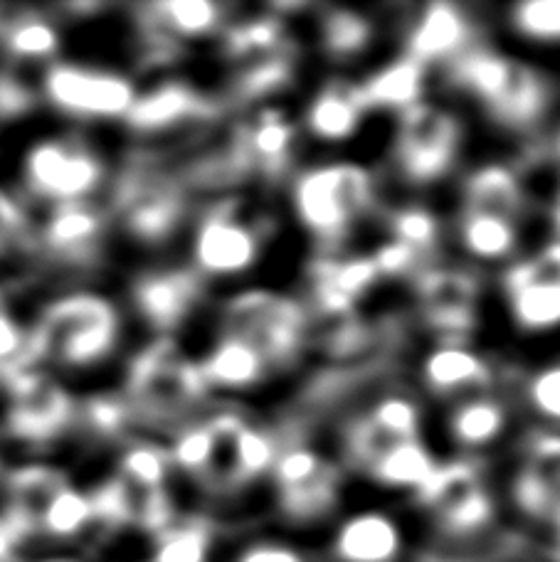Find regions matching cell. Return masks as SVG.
<instances>
[{
	"label": "cell",
	"mask_w": 560,
	"mask_h": 562,
	"mask_svg": "<svg viewBox=\"0 0 560 562\" xmlns=\"http://www.w3.org/2000/svg\"><path fill=\"white\" fill-rule=\"evenodd\" d=\"M10 405L5 427L15 439L45 445L72 425L75 403L67 390L43 370H18L8 378Z\"/></svg>",
	"instance_id": "cell-11"
},
{
	"label": "cell",
	"mask_w": 560,
	"mask_h": 562,
	"mask_svg": "<svg viewBox=\"0 0 560 562\" xmlns=\"http://www.w3.org/2000/svg\"><path fill=\"white\" fill-rule=\"evenodd\" d=\"M134 304L158 330H173L203 299V281L193 269H154L134 281Z\"/></svg>",
	"instance_id": "cell-20"
},
{
	"label": "cell",
	"mask_w": 560,
	"mask_h": 562,
	"mask_svg": "<svg viewBox=\"0 0 560 562\" xmlns=\"http://www.w3.org/2000/svg\"><path fill=\"white\" fill-rule=\"evenodd\" d=\"M239 562H299L292 550L279 546H257L239 558Z\"/></svg>",
	"instance_id": "cell-48"
},
{
	"label": "cell",
	"mask_w": 560,
	"mask_h": 562,
	"mask_svg": "<svg viewBox=\"0 0 560 562\" xmlns=\"http://www.w3.org/2000/svg\"><path fill=\"white\" fill-rule=\"evenodd\" d=\"M294 213L309 233L338 243L373 205V178L363 166H316L294 180Z\"/></svg>",
	"instance_id": "cell-4"
},
{
	"label": "cell",
	"mask_w": 560,
	"mask_h": 562,
	"mask_svg": "<svg viewBox=\"0 0 560 562\" xmlns=\"http://www.w3.org/2000/svg\"><path fill=\"white\" fill-rule=\"evenodd\" d=\"M35 524L15 508L0 514V562H18V553L30 536H35Z\"/></svg>",
	"instance_id": "cell-44"
},
{
	"label": "cell",
	"mask_w": 560,
	"mask_h": 562,
	"mask_svg": "<svg viewBox=\"0 0 560 562\" xmlns=\"http://www.w3.org/2000/svg\"><path fill=\"white\" fill-rule=\"evenodd\" d=\"M85 417L92 427L94 435L114 439V437H124L126 431H132V427L136 425L138 413L132 405L128 397H119V395H102L94 397L92 403H87Z\"/></svg>",
	"instance_id": "cell-40"
},
{
	"label": "cell",
	"mask_w": 560,
	"mask_h": 562,
	"mask_svg": "<svg viewBox=\"0 0 560 562\" xmlns=\"http://www.w3.org/2000/svg\"><path fill=\"white\" fill-rule=\"evenodd\" d=\"M33 363V350H30V336L0 308V373L8 378L25 370Z\"/></svg>",
	"instance_id": "cell-43"
},
{
	"label": "cell",
	"mask_w": 560,
	"mask_h": 562,
	"mask_svg": "<svg viewBox=\"0 0 560 562\" xmlns=\"http://www.w3.org/2000/svg\"><path fill=\"white\" fill-rule=\"evenodd\" d=\"M459 237H462L469 255L479 259H502L516 249L518 223L489 213H477V210H462Z\"/></svg>",
	"instance_id": "cell-32"
},
{
	"label": "cell",
	"mask_w": 560,
	"mask_h": 562,
	"mask_svg": "<svg viewBox=\"0 0 560 562\" xmlns=\"http://www.w3.org/2000/svg\"><path fill=\"white\" fill-rule=\"evenodd\" d=\"M205 550V533L200 528L173 530L161 548V562H198Z\"/></svg>",
	"instance_id": "cell-45"
},
{
	"label": "cell",
	"mask_w": 560,
	"mask_h": 562,
	"mask_svg": "<svg viewBox=\"0 0 560 562\" xmlns=\"http://www.w3.org/2000/svg\"><path fill=\"white\" fill-rule=\"evenodd\" d=\"M5 45L15 57L25 59H45L55 55L59 45L57 30L40 18H23L15 25H10L5 35Z\"/></svg>",
	"instance_id": "cell-41"
},
{
	"label": "cell",
	"mask_w": 560,
	"mask_h": 562,
	"mask_svg": "<svg viewBox=\"0 0 560 562\" xmlns=\"http://www.w3.org/2000/svg\"><path fill=\"white\" fill-rule=\"evenodd\" d=\"M275 484L289 516H318L338 494V471L309 447H289L275 459Z\"/></svg>",
	"instance_id": "cell-15"
},
{
	"label": "cell",
	"mask_w": 560,
	"mask_h": 562,
	"mask_svg": "<svg viewBox=\"0 0 560 562\" xmlns=\"http://www.w3.org/2000/svg\"><path fill=\"white\" fill-rule=\"evenodd\" d=\"M220 20L223 8L205 0H168L142 8L144 37L154 53H171L183 40L213 33Z\"/></svg>",
	"instance_id": "cell-24"
},
{
	"label": "cell",
	"mask_w": 560,
	"mask_h": 562,
	"mask_svg": "<svg viewBox=\"0 0 560 562\" xmlns=\"http://www.w3.org/2000/svg\"><path fill=\"white\" fill-rule=\"evenodd\" d=\"M477 281L462 269H429L419 274V311L427 326L443 338V346H464L477 321Z\"/></svg>",
	"instance_id": "cell-14"
},
{
	"label": "cell",
	"mask_w": 560,
	"mask_h": 562,
	"mask_svg": "<svg viewBox=\"0 0 560 562\" xmlns=\"http://www.w3.org/2000/svg\"><path fill=\"white\" fill-rule=\"evenodd\" d=\"M361 87L363 102L368 109H397L407 112L419 104L425 92V65L415 57L403 55L380 67L376 75L366 79Z\"/></svg>",
	"instance_id": "cell-27"
},
{
	"label": "cell",
	"mask_w": 560,
	"mask_h": 562,
	"mask_svg": "<svg viewBox=\"0 0 560 562\" xmlns=\"http://www.w3.org/2000/svg\"><path fill=\"white\" fill-rule=\"evenodd\" d=\"M67 479L63 471L53 467H25L18 469L13 476H10V508L25 514L33 520L37 528V520L43 516L49 501H53L59 491L67 488Z\"/></svg>",
	"instance_id": "cell-35"
},
{
	"label": "cell",
	"mask_w": 560,
	"mask_h": 562,
	"mask_svg": "<svg viewBox=\"0 0 560 562\" xmlns=\"http://www.w3.org/2000/svg\"><path fill=\"white\" fill-rule=\"evenodd\" d=\"M200 366L208 387H245L257 383L265 375L267 363L257 356V350L243 344L239 338L233 336H220L215 348L210 350L208 358Z\"/></svg>",
	"instance_id": "cell-31"
},
{
	"label": "cell",
	"mask_w": 560,
	"mask_h": 562,
	"mask_svg": "<svg viewBox=\"0 0 560 562\" xmlns=\"http://www.w3.org/2000/svg\"><path fill=\"white\" fill-rule=\"evenodd\" d=\"M119 215L128 233L144 243H164L186 213L181 180L152 160H136L119 180Z\"/></svg>",
	"instance_id": "cell-7"
},
{
	"label": "cell",
	"mask_w": 560,
	"mask_h": 562,
	"mask_svg": "<svg viewBox=\"0 0 560 562\" xmlns=\"http://www.w3.org/2000/svg\"><path fill=\"white\" fill-rule=\"evenodd\" d=\"M514 496L528 516L560 528V435L544 431L528 441Z\"/></svg>",
	"instance_id": "cell-22"
},
{
	"label": "cell",
	"mask_w": 560,
	"mask_h": 562,
	"mask_svg": "<svg viewBox=\"0 0 560 562\" xmlns=\"http://www.w3.org/2000/svg\"><path fill=\"white\" fill-rule=\"evenodd\" d=\"M378 269L371 257H322L312 267V294L318 316H351L356 301L376 284Z\"/></svg>",
	"instance_id": "cell-23"
},
{
	"label": "cell",
	"mask_w": 560,
	"mask_h": 562,
	"mask_svg": "<svg viewBox=\"0 0 560 562\" xmlns=\"http://www.w3.org/2000/svg\"><path fill=\"white\" fill-rule=\"evenodd\" d=\"M33 106V92L15 77H0V119L20 116Z\"/></svg>",
	"instance_id": "cell-46"
},
{
	"label": "cell",
	"mask_w": 560,
	"mask_h": 562,
	"mask_svg": "<svg viewBox=\"0 0 560 562\" xmlns=\"http://www.w3.org/2000/svg\"><path fill=\"white\" fill-rule=\"evenodd\" d=\"M210 449L203 481L245 484L275 467L277 447L269 435L239 413H217L203 419Z\"/></svg>",
	"instance_id": "cell-9"
},
{
	"label": "cell",
	"mask_w": 560,
	"mask_h": 562,
	"mask_svg": "<svg viewBox=\"0 0 560 562\" xmlns=\"http://www.w3.org/2000/svg\"><path fill=\"white\" fill-rule=\"evenodd\" d=\"M102 239V215L85 203L59 205L47 220L45 243L67 259H92Z\"/></svg>",
	"instance_id": "cell-28"
},
{
	"label": "cell",
	"mask_w": 560,
	"mask_h": 562,
	"mask_svg": "<svg viewBox=\"0 0 560 562\" xmlns=\"http://www.w3.org/2000/svg\"><path fill=\"white\" fill-rule=\"evenodd\" d=\"M449 82L464 89L494 122L508 128L538 124L553 102V89L544 72L482 45L449 63Z\"/></svg>",
	"instance_id": "cell-1"
},
{
	"label": "cell",
	"mask_w": 560,
	"mask_h": 562,
	"mask_svg": "<svg viewBox=\"0 0 560 562\" xmlns=\"http://www.w3.org/2000/svg\"><path fill=\"white\" fill-rule=\"evenodd\" d=\"M474 37L472 20L462 8L452 3H429L407 23L405 55L415 57L425 67L437 59L452 63L477 45Z\"/></svg>",
	"instance_id": "cell-21"
},
{
	"label": "cell",
	"mask_w": 560,
	"mask_h": 562,
	"mask_svg": "<svg viewBox=\"0 0 560 562\" xmlns=\"http://www.w3.org/2000/svg\"><path fill=\"white\" fill-rule=\"evenodd\" d=\"M419 439V409L403 395H388L358 417L348 431V451L358 467L373 461L403 441Z\"/></svg>",
	"instance_id": "cell-19"
},
{
	"label": "cell",
	"mask_w": 560,
	"mask_h": 562,
	"mask_svg": "<svg viewBox=\"0 0 560 562\" xmlns=\"http://www.w3.org/2000/svg\"><path fill=\"white\" fill-rule=\"evenodd\" d=\"M47 99L79 119L126 116L136 89L124 75L82 65H55L45 75Z\"/></svg>",
	"instance_id": "cell-12"
},
{
	"label": "cell",
	"mask_w": 560,
	"mask_h": 562,
	"mask_svg": "<svg viewBox=\"0 0 560 562\" xmlns=\"http://www.w3.org/2000/svg\"><path fill=\"white\" fill-rule=\"evenodd\" d=\"M89 520H94L92 501L67 486L49 501L37 520V530H45L53 538H72L82 533Z\"/></svg>",
	"instance_id": "cell-38"
},
{
	"label": "cell",
	"mask_w": 560,
	"mask_h": 562,
	"mask_svg": "<svg viewBox=\"0 0 560 562\" xmlns=\"http://www.w3.org/2000/svg\"><path fill=\"white\" fill-rule=\"evenodd\" d=\"M371 23L354 10L332 8L322 18V43L324 49L336 59H348L363 53L371 43Z\"/></svg>",
	"instance_id": "cell-37"
},
{
	"label": "cell",
	"mask_w": 560,
	"mask_h": 562,
	"mask_svg": "<svg viewBox=\"0 0 560 562\" xmlns=\"http://www.w3.org/2000/svg\"><path fill=\"white\" fill-rule=\"evenodd\" d=\"M512 25L534 43L560 45V0H531L514 5Z\"/></svg>",
	"instance_id": "cell-39"
},
{
	"label": "cell",
	"mask_w": 560,
	"mask_h": 562,
	"mask_svg": "<svg viewBox=\"0 0 560 562\" xmlns=\"http://www.w3.org/2000/svg\"><path fill=\"white\" fill-rule=\"evenodd\" d=\"M553 164H556L558 170H560V132H558V136L553 138Z\"/></svg>",
	"instance_id": "cell-49"
},
{
	"label": "cell",
	"mask_w": 560,
	"mask_h": 562,
	"mask_svg": "<svg viewBox=\"0 0 560 562\" xmlns=\"http://www.w3.org/2000/svg\"><path fill=\"white\" fill-rule=\"evenodd\" d=\"M390 239L400 249L415 259L419 267L429 262V257L437 252L439 245V225L435 215L423 207H403L390 215Z\"/></svg>",
	"instance_id": "cell-36"
},
{
	"label": "cell",
	"mask_w": 560,
	"mask_h": 562,
	"mask_svg": "<svg viewBox=\"0 0 560 562\" xmlns=\"http://www.w3.org/2000/svg\"><path fill=\"white\" fill-rule=\"evenodd\" d=\"M464 128L455 114L435 104H415L403 112L395 136V160L413 183H433L455 166Z\"/></svg>",
	"instance_id": "cell-8"
},
{
	"label": "cell",
	"mask_w": 560,
	"mask_h": 562,
	"mask_svg": "<svg viewBox=\"0 0 560 562\" xmlns=\"http://www.w3.org/2000/svg\"><path fill=\"white\" fill-rule=\"evenodd\" d=\"M400 550V530L393 518L366 510L348 518L336 536V555L344 562H390Z\"/></svg>",
	"instance_id": "cell-26"
},
{
	"label": "cell",
	"mask_w": 560,
	"mask_h": 562,
	"mask_svg": "<svg viewBox=\"0 0 560 562\" xmlns=\"http://www.w3.org/2000/svg\"><path fill=\"white\" fill-rule=\"evenodd\" d=\"M27 183L37 195L65 203H82L102 183L104 166L77 136L49 138L30 150L25 160Z\"/></svg>",
	"instance_id": "cell-10"
},
{
	"label": "cell",
	"mask_w": 560,
	"mask_h": 562,
	"mask_svg": "<svg viewBox=\"0 0 560 562\" xmlns=\"http://www.w3.org/2000/svg\"><path fill=\"white\" fill-rule=\"evenodd\" d=\"M435 461L419 439H410L380 454L366 471L373 479L397 488H423L435 471Z\"/></svg>",
	"instance_id": "cell-33"
},
{
	"label": "cell",
	"mask_w": 560,
	"mask_h": 562,
	"mask_svg": "<svg viewBox=\"0 0 560 562\" xmlns=\"http://www.w3.org/2000/svg\"><path fill=\"white\" fill-rule=\"evenodd\" d=\"M368 106L361 87L348 79H332L312 99L306 112V124L322 140H346L361 126Z\"/></svg>",
	"instance_id": "cell-25"
},
{
	"label": "cell",
	"mask_w": 560,
	"mask_h": 562,
	"mask_svg": "<svg viewBox=\"0 0 560 562\" xmlns=\"http://www.w3.org/2000/svg\"><path fill=\"white\" fill-rule=\"evenodd\" d=\"M506 296L518 326L548 330L560 326V237L506 272Z\"/></svg>",
	"instance_id": "cell-13"
},
{
	"label": "cell",
	"mask_w": 560,
	"mask_h": 562,
	"mask_svg": "<svg viewBox=\"0 0 560 562\" xmlns=\"http://www.w3.org/2000/svg\"><path fill=\"white\" fill-rule=\"evenodd\" d=\"M119 338V314L112 301L97 294H69L49 304L30 334L35 360L63 366H92L109 356Z\"/></svg>",
	"instance_id": "cell-2"
},
{
	"label": "cell",
	"mask_w": 560,
	"mask_h": 562,
	"mask_svg": "<svg viewBox=\"0 0 560 562\" xmlns=\"http://www.w3.org/2000/svg\"><path fill=\"white\" fill-rule=\"evenodd\" d=\"M229 140L245 168V176L253 173L277 180L292 166L296 132L279 109H259L233 128Z\"/></svg>",
	"instance_id": "cell-16"
},
{
	"label": "cell",
	"mask_w": 560,
	"mask_h": 562,
	"mask_svg": "<svg viewBox=\"0 0 560 562\" xmlns=\"http://www.w3.org/2000/svg\"><path fill=\"white\" fill-rule=\"evenodd\" d=\"M208 395L200 366L193 363L173 340L158 338L134 358L128 370V400L138 417L156 425H173L181 431L195 405Z\"/></svg>",
	"instance_id": "cell-3"
},
{
	"label": "cell",
	"mask_w": 560,
	"mask_h": 562,
	"mask_svg": "<svg viewBox=\"0 0 560 562\" xmlns=\"http://www.w3.org/2000/svg\"><path fill=\"white\" fill-rule=\"evenodd\" d=\"M223 334L239 338L269 366L289 363L306 336V314L275 291H245L225 306Z\"/></svg>",
	"instance_id": "cell-5"
},
{
	"label": "cell",
	"mask_w": 560,
	"mask_h": 562,
	"mask_svg": "<svg viewBox=\"0 0 560 562\" xmlns=\"http://www.w3.org/2000/svg\"><path fill=\"white\" fill-rule=\"evenodd\" d=\"M417 494L452 528H474L492 514L482 486V469L472 459H457L452 464L435 467L433 476Z\"/></svg>",
	"instance_id": "cell-17"
},
{
	"label": "cell",
	"mask_w": 560,
	"mask_h": 562,
	"mask_svg": "<svg viewBox=\"0 0 560 562\" xmlns=\"http://www.w3.org/2000/svg\"><path fill=\"white\" fill-rule=\"evenodd\" d=\"M526 397L538 415L553 422V425H560V358L538 368L528 378Z\"/></svg>",
	"instance_id": "cell-42"
},
{
	"label": "cell",
	"mask_w": 560,
	"mask_h": 562,
	"mask_svg": "<svg viewBox=\"0 0 560 562\" xmlns=\"http://www.w3.org/2000/svg\"><path fill=\"white\" fill-rule=\"evenodd\" d=\"M524 188L514 170L506 166H484L469 178L464 193V210L489 213L518 223L524 215Z\"/></svg>",
	"instance_id": "cell-30"
},
{
	"label": "cell",
	"mask_w": 560,
	"mask_h": 562,
	"mask_svg": "<svg viewBox=\"0 0 560 562\" xmlns=\"http://www.w3.org/2000/svg\"><path fill=\"white\" fill-rule=\"evenodd\" d=\"M40 562H75V560H67V558H49V560H40Z\"/></svg>",
	"instance_id": "cell-50"
},
{
	"label": "cell",
	"mask_w": 560,
	"mask_h": 562,
	"mask_svg": "<svg viewBox=\"0 0 560 562\" xmlns=\"http://www.w3.org/2000/svg\"><path fill=\"white\" fill-rule=\"evenodd\" d=\"M506 425L504 407L489 395L464 397L452 415H449V431L464 447H479L499 437Z\"/></svg>",
	"instance_id": "cell-34"
},
{
	"label": "cell",
	"mask_w": 560,
	"mask_h": 562,
	"mask_svg": "<svg viewBox=\"0 0 560 562\" xmlns=\"http://www.w3.org/2000/svg\"><path fill=\"white\" fill-rule=\"evenodd\" d=\"M217 106L210 97L198 92L186 79H164L146 94H136L126 122L136 132L161 134L195 122L215 119Z\"/></svg>",
	"instance_id": "cell-18"
},
{
	"label": "cell",
	"mask_w": 560,
	"mask_h": 562,
	"mask_svg": "<svg viewBox=\"0 0 560 562\" xmlns=\"http://www.w3.org/2000/svg\"><path fill=\"white\" fill-rule=\"evenodd\" d=\"M23 227H25L23 210H20V205L13 198L0 190V252H3L15 237H20Z\"/></svg>",
	"instance_id": "cell-47"
},
{
	"label": "cell",
	"mask_w": 560,
	"mask_h": 562,
	"mask_svg": "<svg viewBox=\"0 0 560 562\" xmlns=\"http://www.w3.org/2000/svg\"><path fill=\"white\" fill-rule=\"evenodd\" d=\"M267 227L243 200L225 198L200 217L193 239V255L200 272L229 277L255 265Z\"/></svg>",
	"instance_id": "cell-6"
},
{
	"label": "cell",
	"mask_w": 560,
	"mask_h": 562,
	"mask_svg": "<svg viewBox=\"0 0 560 562\" xmlns=\"http://www.w3.org/2000/svg\"><path fill=\"white\" fill-rule=\"evenodd\" d=\"M425 380L437 395H467L489 383V366L467 346H439L427 358Z\"/></svg>",
	"instance_id": "cell-29"
}]
</instances>
